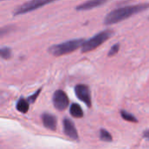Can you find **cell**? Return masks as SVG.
Segmentation results:
<instances>
[{
	"instance_id": "cell-10",
	"label": "cell",
	"mask_w": 149,
	"mask_h": 149,
	"mask_svg": "<svg viewBox=\"0 0 149 149\" xmlns=\"http://www.w3.org/2000/svg\"><path fill=\"white\" fill-rule=\"evenodd\" d=\"M30 102L27 99H24L23 97H21L17 104H16V107H17V110L22 113H26L29 110V106H30Z\"/></svg>"
},
{
	"instance_id": "cell-15",
	"label": "cell",
	"mask_w": 149,
	"mask_h": 149,
	"mask_svg": "<svg viewBox=\"0 0 149 149\" xmlns=\"http://www.w3.org/2000/svg\"><path fill=\"white\" fill-rule=\"evenodd\" d=\"M119 50H120V44H115L114 45H113L112 47H111V49L109 50V52H108V57H112V56H114L115 54H117L118 53V52H119Z\"/></svg>"
},
{
	"instance_id": "cell-5",
	"label": "cell",
	"mask_w": 149,
	"mask_h": 149,
	"mask_svg": "<svg viewBox=\"0 0 149 149\" xmlns=\"http://www.w3.org/2000/svg\"><path fill=\"white\" fill-rule=\"evenodd\" d=\"M52 103L56 109H58V111H64L69 105V99L64 91L57 90L53 93Z\"/></svg>"
},
{
	"instance_id": "cell-3",
	"label": "cell",
	"mask_w": 149,
	"mask_h": 149,
	"mask_svg": "<svg viewBox=\"0 0 149 149\" xmlns=\"http://www.w3.org/2000/svg\"><path fill=\"white\" fill-rule=\"evenodd\" d=\"M113 31L112 30H104L97 33L91 38L85 41V43L81 47V52L83 53L88 52L96 49L97 47L101 45L104 42H106L107 39H109L113 36Z\"/></svg>"
},
{
	"instance_id": "cell-8",
	"label": "cell",
	"mask_w": 149,
	"mask_h": 149,
	"mask_svg": "<svg viewBox=\"0 0 149 149\" xmlns=\"http://www.w3.org/2000/svg\"><path fill=\"white\" fill-rule=\"evenodd\" d=\"M110 0H87L78 6H76V10H93L94 8L100 7L106 3H107Z\"/></svg>"
},
{
	"instance_id": "cell-9",
	"label": "cell",
	"mask_w": 149,
	"mask_h": 149,
	"mask_svg": "<svg viewBox=\"0 0 149 149\" xmlns=\"http://www.w3.org/2000/svg\"><path fill=\"white\" fill-rule=\"evenodd\" d=\"M42 122L45 127L50 130H56L57 127V118L51 113H44L42 115Z\"/></svg>"
},
{
	"instance_id": "cell-17",
	"label": "cell",
	"mask_w": 149,
	"mask_h": 149,
	"mask_svg": "<svg viewBox=\"0 0 149 149\" xmlns=\"http://www.w3.org/2000/svg\"><path fill=\"white\" fill-rule=\"evenodd\" d=\"M143 136H144L145 138H147L148 140H149V129L144 131V133H143Z\"/></svg>"
},
{
	"instance_id": "cell-11",
	"label": "cell",
	"mask_w": 149,
	"mask_h": 149,
	"mask_svg": "<svg viewBox=\"0 0 149 149\" xmlns=\"http://www.w3.org/2000/svg\"><path fill=\"white\" fill-rule=\"evenodd\" d=\"M70 113L74 118H82L84 116V112L80 106L76 103H72L70 107Z\"/></svg>"
},
{
	"instance_id": "cell-12",
	"label": "cell",
	"mask_w": 149,
	"mask_h": 149,
	"mask_svg": "<svg viewBox=\"0 0 149 149\" xmlns=\"http://www.w3.org/2000/svg\"><path fill=\"white\" fill-rule=\"evenodd\" d=\"M100 138L101 141H106V142H111L113 141L112 134L104 128H101L100 130Z\"/></svg>"
},
{
	"instance_id": "cell-7",
	"label": "cell",
	"mask_w": 149,
	"mask_h": 149,
	"mask_svg": "<svg viewBox=\"0 0 149 149\" xmlns=\"http://www.w3.org/2000/svg\"><path fill=\"white\" fill-rule=\"evenodd\" d=\"M63 125H64V133L65 134V135L71 138L72 140L78 141L79 134H78V131L75 127L74 123L70 119L65 118L64 120Z\"/></svg>"
},
{
	"instance_id": "cell-6",
	"label": "cell",
	"mask_w": 149,
	"mask_h": 149,
	"mask_svg": "<svg viewBox=\"0 0 149 149\" xmlns=\"http://www.w3.org/2000/svg\"><path fill=\"white\" fill-rule=\"evenodd\" d=\"M75 94L77 98L84 102L88 107H92V100H91V94H90V89L86 85L84 84H79L75 86Z\"/></svg>"
},
{
	"instance_id": "cell-4",
	"label": "cell",
	"mask_w": 149,
	"mask_h": 149,
	"mask_svg": "<svg viewBox=\"0 0 149 149\" xmlns=\"http://www.w3.org/2000/svg\"><path fill=\"white\" fill-rule=\"evenodd\" d=\"M55 1L58 0H30L28 2H25L24 3L19 5L18 7L16 8V10H14L13 11V15L14 16H17V15H22V14H25L28 12H31L32 10H38L48 3H53Z\"/></svg>"
},
{
	"instance_id": "cell-13",
	"label": "cell",
	"mask_w": 149,
	"mask_h": 149,
	"mask_svg": "<svg viewBox=\"0 0 149 149\" xmlns=\"http://www.w3.org/2000/svg\"><path fill=\"white\" fill-rule=\"evenodd\" d=\"M120 115H121L122 119H124L125 120H127L129 122H134V123L138 122V120L136 119V117H134L132 113L127 112L126 110H121L120 111Z\"/></svg>"
},
{
	"instance_id": "cell-2",
	"label": "cell",
	"mask_w": 149,
	"mask_h": 149,
	"mask_svg": "<svg viewBox=\"0 0 149 149\" xmlns=\"http://www.w3.org/2000/svg\"><path fill=\"white\" fill-rule=\"evenodd\" d=\"M86 39L84 38H74L70 39L65 42L53 45L48 48V52L52 54L53 56H62L68 53H71L77 49L82 47L83 44L85 43Z\"/></svg>"
},
{
	"instance_id": "cell-1",
	"label": "cell",
	"mask_w": 149,
	"mask_h": 149,
	"mask_svg": "<svg viewBox=\"0 0 149 149\" xmlns=\"http://www.w3.org/2000/svg\"><path fill=\"white\" fill-rule=\"evenodd\" d=\"M148 9H149V3H141L117 8L110 11L106 16V17L104 18V24L106 25L117 24L119 22L129 18L134 15L141 13Z\"/></svg>"
},
{
	"instance_id": "cell-14",
	"label": "cell",
	"mask_w": 149,
	"mask_h": 149,
	"mask_svg": "<svg viewBox=\"0 0 149 149\" xmlns=\"http://www.w3.org/2000/svg\"><path fill=\"white\" fill-rule=\"evenodd\" d=\"M1 57L3 59H9L11 57V50L9 47H3L0 51Z\"/></svg>"
},
{
	"instance_id": "cell-16",
	"label": "cell",
	"mask_w": 149,
	"mask_h": 149,
	"mask_svg": "<svg viewBox=\"0 0 149 149\" xmlns=\"http://www.w3.org/2000/svg\"><path fill=\"white\" fill-rule=\"evenodd\" d=\"M40 91H41V89H38L35 93H33L31 96H30V97H28V98H27V100H29V102H30V103H33V102L36 100V99H37V98H38V96L39 95Z\"/></svg>"
}]
</instances>
